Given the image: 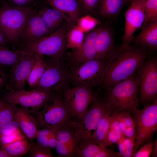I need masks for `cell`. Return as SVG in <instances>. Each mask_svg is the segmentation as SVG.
<instances>
[{"instance_id": "cell-35", "label": "cell", "mask_w": 157, "mask_h": 157, "mask_svg": "<svg viewBox=\"0 0 157 157\" xmlns=\"http://www.w3.org/2000/svg\"><path fill=\"white\" fill-rule=\"evenodd\" d=\"M29 155L31 157H53L51 151L45 149L32 142L29 150Z\"/></svg>"}, {"instance_id": "cell-1", "label": "cell", "mask_w": 157, "mask_h": 157, "mask_svg": "<svg viewBox=\"0 0 157 157\" xmlns=\"http://www.w3.org/2000/svg\"><path fill=\"white\" fill-rule=\"evenodd\" d=\"M152 53L140 45H132L125 50H119L110 61L99 85L108 90L132 75Z\"/></svg>"}, {"instance_id": "cell-15", "label": "cell", "mask_w": 157, "mask_h": 157, "mask_svg": "<svg viewBox=\"0 0 157 157\" xmlns=\"http://www.w3.org/2000/svg\"><path fill=\"white\" fill-rule=\"evenodd\" d=\"M37 9L25 21L19 38V47L37 41L50 35L38 15Z\"/></svg>"}, {"instance_id": "cell-45", "label": "cell", "mask_w": 157, "mask_h": 157, "mask_svg": "<svg viewBox=\"0 0 157 157\" xmlns=\"http://www.w3.org/2000/svg\"><path fill=\"white\" fill-rule=\"evenodd\" d=\"M9 44L6 35L0 27V46L7 47Z\"/></svg>"}, {"instance_id": "cell-14", "label": "cell", "mask_w": 157, "mask_h": 157, "mask_svg": "<svg viewBox=\"0 0 157 157\" xmlns=\"http://www.w3.org/2000/svg\"><path fill=\"white\" fill-rule=\"evenodd\" d=\"M23 51L20 60L12 67L9 80L6 85V89L9 91L24 89L26 83L35 60V53Z\"/></svg>"}, {"instance_id": "cell-7", "label": "cell", "mask_w": 157, "mask_h": 157, "mask_svg": "<svg viewBox=\"0 0 157 157\" xmlns=\"http://www.w3.org/2000/svg\"><path fill=\"white\" fill-rule=\"evenodd\" d=\"M136 134L132 156L140 146L150 140L157 129V99L151 104L132 113Z\"/></svg>"}, {"instance_id": "cell-33", "label": "cell", "mask_w": 157, "mask_h": 157, "mask_svg": "<svg viewBox=\"0 0 157 157\" xmlns=\"http://www.w3.org/2000/svg\"><path fill=\"white\" fill-rule=\"evenodd\" d=\"M97 23V20L90 15H85L78 20L76 24L80 29L84 33H85L94 28Z\"/></svg>"}, {"instance_id": "cell-25", "label": "cell", "mask_w": 157, "mask_h": 157, "mask_svg": "<svg viewBox=\"0 0 157 157\" xmlns=\"http://www.w3.org/2000/svg\"><path fill=\"white\" fill-rule=\"evenodd\" d=\"M110 115L106 105V108L98 122L92 139L97 144L101 146L105 147L104 143L109 129Z\"/></svg>"}, {"instance_id": "cell-13", "label": "cell", "mask_w": 157, "mask_h": 157, "mask_svg": "<svg viewBox=\"0 0 157 157\" xmlns=\"http://www.w3.org/2000/svg\"><path fill=\"white\" fill-rule=\"evenodd\" d=\"M146 0H133L125 11L124 32L120 51L126 50L132 46L131 43L135 31L143 24L144 17V5Z\"/></svg>"}, {"instance_id": "cell-39", "label": "cell", "mask_w": 157, "mask_h": 157, "mask_svg": "<svg viewBox=\"0 0 157 157\" xmlns=\"http://www.w3.org/2000/svg\"><path fill=\"white\" fill-rule=\"evenodd\" d=\"M109 129L115 133L118 140L121 138L122 136L119 129L117 113H114L110 115Z\"/></svg>"}, {"instance_id": "cell-51", "label": "cell", "mask_w": 157, "mask_h": 157, "mask_svg": "<svg viewBox=\"0 0 157 157\" xmlns=\"http://www.w3.org/2000/svg\"><path fill=\"white\" fill-rule=\"evenodd\" d=\"M3 100H0V107H1L2 103H3Z\"/></svg>"}, {"instance_id": "cell-16", "label": "cell", "mask_w": 157, "mask_h": 157, "mask_svg": "<svg viewBox=\"0 0 157 157\" xmlns=\"http://www.w3.org/2000/svg\"><path fill=\"white\" fill-rule=\"evenodd\" d=\"M114 30L109 24L101 25L96 38V58L110 60L119 50L114 40Z\"/></svg>"}, {"instance_id": "cell-28", "label": "cell", "mask_w": 157, "mask_h": 157, "mask_svg": "<svg viewBox=\"0 0 157 157\" xmlns=\"http://www.w3.org/2000/svg\"><path fill=\"white\" fill-rule=\"evenodd\" d=\"M24 53L19 49L12 51L0 46V66L13 67L20 60Z\"/></svg>"}, {"instance_id": "cell-18", "label": "cell", "mask_w": 157, "mask_h": 157, "mask_svg": "<svg viewBox=\"0 0 157 157\" xmlns=\"http://www.w3.org/2000/svg\"><path fill=\"white\" fill-rule=\"evenodd\" d=\"M74 155L80 157H121L119 152L100 145L92 140H77Z\"/></svg>"}, {"instance_id": "cell-22", "label": "cell", "mask_w": 157, "mask_h": 157, "mask_svg": "<svg viewBox=\"0 0 157 157\" xmlns=\"http://www.w3.org/2000/svg\"><path fill=\"white\" fill-rule=\"evenodd\" d=\"M131 45L143 46L149 51L155 52L157 50V20L143 26L139 34L133 38Z\"/></svg>"}, {"instance_id": "cell-46", "label": "cell", "mask_w": 157, "mask_h": 157, "mask_svg": "<svg viewBox=\"0 0 157 157\" xmlns=\"http://www.w3.org/2000/svg\"><path fill=\"white\" fill-rule=\"evenodd\" d=\"M7 77L5 72L0 66V90L6 83Z\"/></svg>"}, {"instance_id": "cell-23", "label": "cell", "mask_w": 157, "mask_h": 157, "mask_svg": "<svg viewBox=\"0 0 157 157\" xmlns=\"http://www.w3.org/2000/svg\"><path fill=\"white\" fill-rule=\"evenodd\" d=\"M14 119L19 128L28 140L35 138L38 130L35 118L28 111L21 107H17L15 111Z\"/></svg>"}, {"instance_id": "cell-2", "label": "cell", "mask_w": 157, "mask_h": 157, "mask_svg": "<svg viewBox=\"0 0 157 157\" xmlns=\"http://www.w3.org/2000/svg\"><path fill=\"white\" fill-rule=\"evenodd\" d=\"M139 86L136 69L132 75L106 91L104 100L111 115L114 113L134 111L139 102Z\"/></svg>"}, {"instance_id": "cell-44", "label": "cell", "mask_w": 157, "mask_h": 157, "mask_svg": "<svg viewBox=\"0 0 157 157\" xmlns=\"http://www.w3.org/2000/svg\"><path fill=\"white\" fill-rule=\"evenodd\" d=\"M136 134L135 126L127 127L124 131L122 137L130 138H135Z\"/></svg>"}, {"instance_id": "cell-19", "label": "cell", "mask_w": 157, "mask_h": 157, "mask_svg": "<svg viewBox=\"0 0 157 157\" xmlns=\"http://www.w3.org/2000/svg\"><path fill=\"white\" fill-rule=\"evenodd\" d=\"M42 2L66 15L70 24H76L83 14L78 0H42Z\"/></svg>"}, {"instance_id": "cell-37", "label": "cell", "mask_w": 157, "mask_h": 157, "mask_svg": "<svg viewBox=\"0 0 157 157\" xmlns=\"http://www.w3.org/2000/svg\"><path fill=\"white\" fill-rule=\"evenodd\" d=\"M9 4L21 7L38 6L42 3V0H6Z\"/></svg>"}, {"instance_id": "cell-21", "label": "cell", "mask_w": 157, "mask_h": 157, "mask_svg": "<svg viewBox=\"0 0 157 157\" xmlns=\"http://www.w3.org/2000/svg\"><path fill=\"white\" fill-rule=\"evenodd\" d=\"M57 143L54 148L59 157L74 156L77 140L72 129L68 125L59 129L56 134Z\"/></svg>"}, {"instance_id": "cell-9", "label": "cell", "mask_w": 157, "mask_h": 157, "mask_svg": "<svg viewBox=\"0 0 157 157\" xmlns=\"http://www.w3.org/2000/svg\"><path fill=\"white\" fill-rule=\"evenodd\" d=\"M110 61L95 58L85 61L75 66L70 78L77 85L91 88L99 85Z\"/></svg>"}, {"instance_id": "cell-3", "label": "cell", "mask_w": 157, "mask_h": 157, "mask_svg": "<svg viewBox=\"0 0 157 157\" xmlns=\"http://www.w3.org/2000/svg\"><path fill=\"white\" fill-rule=\"evenodd\" d=\"M38 6L18 7L6 1L0 5V27L6 35L9 43L13 47L18 45L26 18Z\"/></svg>"}, {"instance_id": "cell-43", "label": "cell", "mask_w": 157, "mask_h": 157, "mask_svg": "<svg viewBox=\"0 0 157 157\" xmlns=\"http://www.w3.org/2000/svg\"><path fill=\"white\" fill-rule=\"evenodd\" d=\"M122 117L124 122L127 127L135 126L133 119L130 115V113L126 111L118 112Z\"/></svg>"}, {"instance_id": "cell-38", "label": "cell", "mask_w": 157, "mask_h": 157, "mask_svg": "<svg viewBox=\"0 0 157 157\" xmlns=\"http://www.w3.org/2000/svg\"><path fill=\"white\" fill-rule=\"evenodd\" d=\"M154 143L151 140L137 151L133 155V157H148L151 154Z\"/></svg>"}, {"instance_id": "cell-17", "label": "cell", "mask_w": 157, "mask_h": 157, "mask_svg": "<svg viewBox=\"0 0 157 157\" xmlns=\"http://www.w3.org/2000/svg\"><path fill=\"white\" fill-rule=\"evenodd\" d=\"M101 26V25L96 26L86 32L81 46L72 50L70 53V60L75 66L86 60L97 58L95 42Z\"/></svg>"}, {"instance_id": "cell-10", "label": "cell", "mask_w": 157, "mask_h": 157, "mask_svg": "<svg viewBox=\"0 0 157 157\" xmlns=\"http://www.w3.org/2000/svg\"><path fill=\"white\" fill-rule=\"evenodd\" d=\"M53 92L38 88H33L30 91L24 89L9 91L4 95L3 101L19 105L35 116L48 101Z\"/></svg>"}, {"instance_id": "cell-27", "label": "cell", "mask_w": 157, "mask_h": 157, "mask_svg": "<svg viewBox=\"0 0 157 157\" xmlns=\"http://www.w3.org/2000/svg\"><path fill=\"white\" fill-rule=\"evenodd\" d=\"M35 54L36 59L27 82L29 85L34 88L38 83L45 69L47 62L42 56Z\"/></svg>"}, {"instance_id": "cell-6", "label": "cell", "mask_w": 157, "mask_h": 157, "mask_svg": "<svg viewBox=\"0 0 157 157\" xmlns=\"http://www.w3.org/2000/svg\"><path fill=\"white\" fill-rule=\"evenodd\" d=\"M106 107L104 100L96 97L81 117L70 122L68 126L73 131L77 140L93 139L98 122Z\"/></svg>"}, {"instance_id": "cell-8", "label": "cell", "mask_w": 157, "mask_h": 157, "mask_svg": "<svg viewBox=\"0 0 157 157\" xmlns=\"http://www.w3.org/2000/svg\"><path fill=\"white\" fill-rule=\"evenodd\" d=\"M154 53L137 69L139 79V101L147 105L157 99V57Z\"/></svg>"}, {"instance_id": "cell-49", "label": "cell", "mask_w": 157, "mask_h": 157, "mask_svg": "<svg viewBox=\"0 0 157 157\" xmlns=\"http://www.w3.org/2000/svg\"><path fill=\"white\" fill-rule=\"evenodd\" d=\"M157 140L156 139L155 142L154 143V145L151 152V153L152 157H156L157 156Z\"/></svg>"}, {"instance_id": "cell-11", "label": "cell", "mask_w": 157, "mask_h": 157, "mask_svg": "<svg viewBox=\"0 0 157 157\" xmlns=\"http://www.w3.org/2000/svg\"><path fill=\"white\" fill-rule=\"evenodd\" d=\"M62 98L71 121L81 117L96 97L91 88L77 85L72 88H66L63 90Z\"/></svg>"}, {"instance_id": "cell-32", "label": "cell", "mask_w": 157, "mask_h": 157, "mask_svg": "<svg viewBox=\"0 0 157 157\" xmlns=\"http://www.w3.org/2000/svg\"><path fill=\"white\" fill-rule=\"evenodd\" d=\"M59 129L54 128L45 127L38 130L35 138L36 140V143L40 146L51 151L48 146L49 138L53 133Z\"/></svg>"}, {"instance_id": "cell-48", "label": "cell", "mask_w": 157, "mask_h": 157, "mask_svg": "<svg viewBox=\"0 0 157 157\" xmlns=\"http://www.w3.org/2000/svg\"><path fill=\"white\" fill-rule=\"evenodd\" d=\"M118 146L119 153L121 157H125V149L122 140L121 138L116 143Z\"/></svg>"}, {"instance_id": "cell-12", "label": "cell", "mask_w": 157, "mask_h": 157, "mask_svg": "<svg viewBox=\"0 0 157 157\" xmlns=\"http://www.w3.org/2000/svg\"><path fill=\"white\" fill-rule=\"evenodd\" d=\"M60 59L51 58L47 62L38 83L33 88L60 92L66 88L69 74Z\"/></svg>"}, {"instance_id": "cell-30", "label": "cell", "mask_w": 157, "mask_h": 157, "mask_svg": "<svg viewBox=\"0 0 157 157\" xmlns=\"http://www.w3.org/2000/svg\"><path fill=\"white\" fill-rule=\"evenodd\" d=\"M17 107L16 105L3 101L0 107V128L15 119V113Z\"/></svg>"}, {"instance_id": "cell-34", "label": "cell", "mask_w": 157, "mask_h": 157, "mask_svg": "<svg viewBox=\"0 0 157 157\" xmlns=\"http://www.w3.org/2000/svg\"><path fill=\"white\" fill-rule=\"evenodd\" d=\"M83 15L96 14L100 0H78Z\"/></svg>"}, {"instance_id": "cell-40", "label": "cell", "mask_w": 157, "mask_h": 157, "mask_svg": "<svg viewBox=\"0 0 157 157\" xmlns=\"http://www.w3.org/2000/svg\"><path fill=\"white\" fill-rule=\"evenodd\" d=\"M19 129L18 124L15 119L13 120L0 128V135L10 134Z\"/></svg>"}, {"instance_id": "cell-36", "label": "cell", "mask_w": 157, "mask_h": 157, "mask_svg": "<svg viewBox=\"0 0 157 157\" xmlns=\"http://www.w3.org/2000/svg\"><path fill=\"white\" fill-rule=\"evenodd\" d=\"M20 129L9 134L0 135V146L25 138Z\"/></svg>"}, {"instance_id": "cell-4", "label": "cell", "mask_w": 157, "mask_h": 157, "mask_svg": "<svg viewBox=\"0 0 157 157\" xmlns=\"http://www.w3.org/2000/svg\"><path fill=\"white\" fill-rule=\"evenodd\" d=\"M59 93L53 92L48 101L34 116L37 126L60 129L69 125L71 117Z\"/></svg>"}, {"instance_id": "cell-41", "label": "cell", "mask_w": 157, "mask_h": 157, "mask_svg": "<svg viewBox=\"0 0 157 157\" xmlns=\"http://www.w3.org/2000/svg\"><path fill=\"white\" fill-rule=\"evenodd\" d=\"M135 138H127L122 136L121 138L125 147V157H132L134 146Z\"/></svg>"}, {"instance_id": "cell-26", "label": "cell", "mask_w": 157, "mask_h": 157, "mask_svg": "<svg viewBox=\"0 0 157 157\" xmlns=\"http://www.w3.org/2000/svg\"><path fill=\"white\" fill-rule=\"evenodd\" d=\"M31 144L26 138L0 146L10 157H18L29 152Z\"/></svg>"}, {"instance_id": "cell-42", "label": "cell", "mask_w": 157, "mask_h": 157, "mask_svg": "<svg viewBox=\"0 0 157 157\" xmlns=\"http://www.w3.org/2000/svg\"><path fill=\"white\" fill-rule=\"evenodd\" d=\"M118 140L116 134L109 129L106 138L104 146L106 147L110 146L114 144L117 143Z\"/></svg>"}, {"instance_id": "cell-24", "label": "cell", "mask_w": 157, "mask_h": 157, "mask_svg": "<svg viewBox=\"0 0 157 157\" xmlns=\"http://www.w3.org/2000/svg\"><path fill=\"white\" fill-rule=\"evenodd\" d=\"M133 0H100L96 15L104 19H114L124 7L130 5Z\"/></svg>"}, {"instance_id": "cell-50", "label": "cell", "mask_w": 157, "mask_h": 157, "mask_svg": "<svg viewBox=\"0 0 157 157\" xmlns=\"http://www.w3.org/2000/svg\"><path fill=\"white\" fill-rule=\"evenodd\" d=\"M0 157H10L5 151L0 148Z\"/></svg>"}, {"instance_id": "cell-5", "label": "cell", "mask_w": 157, "mask_h": 157, "mask_svg": "<svg viewBox=\"0 0 157 157\" xmlns=\"http://www.w3.org/2000/svg\"><path fill=\"white\" fill-rule=\"evenodd\" d=\"M69 29L65 24L54 32L37 41L19 47V49L41 55L60 59L67 47Z\"/></svg>"}, {"instance_id": "cell-29", "label": "cell", "mask_w": 157, "mask_h": 157, "mask_svg": "<svg viewBox=\"0 0 157 157\" xmlns=\"http://www.w3.org/2000/svg\"><path fill=\"white\" fill-rule=\"evenodd\" d=\"M69 29L67 34V47L72 50L77 49L81 45L84 37V33L77 26Z\"/></svg>"}, {"instance_id": "cell-31", "label": "cell", "mask_w": 157, "mask_h": 157, "mask_svg": "<svg viewBox=\"0 0 157 157\" xmlns=\"http://www.w3.org/2000/svg\"><path fill=\"white\" fill-rule=\"evenodd\" d=\"M144 26L157 20V0H146L144 5Z\"/></svg>"}, {"instance_id": "cell-47", "label": "cell", "mask_w": 157, "mask_h": 157, "mask_svg": "<svg viewBox=\"0 0 157 157\" xmlns=\"http://www.w3.org/2000/svg\"><path fill=\"white\" fill-rule=\"evenodd\" d=\"M117 113L119 129L122 136H123L124 131L127 126L124 122L121 116L118 113Z\"/></svg>"}, {"instance_id": "cell-20", "label": "cell", "mask_w": 157, "mask_h": 157, "mask_svg": "<svg viewBox=\"0 0 157 157\" xmlns=\"http://www.w3.org/2000/svg\"><path fill=\"white\" fill-rule=\"evenodd\" d=\"M37 12L50 34L61 26L64 21L68 22V18L66 15L43 3L39 5Z\"/></svg>"}]
</instances>
